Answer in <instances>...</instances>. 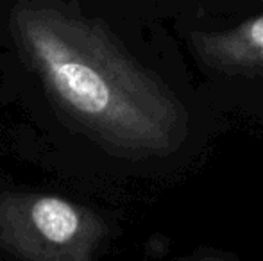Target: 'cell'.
Masks as SVG:
<instances>
[{"label": "cell", "instance_id": "1", "mask_svg": "<svg viewBox=\"0 0 263 261\" xmlns=\"http://www.w3.org/2000/svg\"><path fill=\"white\" fill-rule=\"evenodd\" d=\"M13 32L59 109L109 150L166 156L188 134L179 98L97 20L55 4H22Z\"/></svg>", "mask_w": 263, "mask_h": 261}, {"label": "cell", "instance_id": "2", "mask_svg": "<svg viewBox=\"0 0 263 261\" xmlns=\"http://www.w3.org/2000/svg\"><path fill=\"white\" fill-rule=\"evenodd\" d=\"M104 236V222L66 198L0 195V247L24 261H93Z\"/></svg>", "mask_w": 263, "mask_h": 261}, {"label": "cell", "instance_id": "3", "mask_svg": "<svg viewBox=\"0 0 263 261\" xmlns=\"http://www.w3.org/2000/svg\"><path fill=\"white\" fill-rule=\"evenodd\" d=\"M190 45L217 72L263 81V14L224 31H195Z\"/></svg>", "mask_w": 263, "mask_h": 261}, {"label": "cell", "instance_id": "4", "mask_svg": "<svg viewBox=\"0 0 263 261\" xmlns=\"http://www.w3.org/2000/svg\"><path fill=\"white\" fill-rule=\"evenodd\" d=\"M194 261H231L226 258H201V259H194Z\"/></svg>", "mask_w": 263, "mask_h": 261}]
</instances>
